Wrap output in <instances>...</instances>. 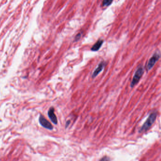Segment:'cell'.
Here are the masks:
<instances>
[{
    "mask_svg": "<svg viewBox=\"0 0 161 161\" xmlns=\"http://www.w3.org/2000/svg\"><path fill=\"white\" fill-rule=\"evenodd\" d=\"M157 117V113L156 112H153L149 115L147 120L144 123L143 126H142L141 129H140L139 132H146L151 127L153 124L156 120Z\"/></svg>",
    "mask_w": 161,
    "mask_h": 161,
    "instance_id": "6da1fadb",
    "label": "cell"
},
{
    "mask_svg": "<svg viewBox=\"0 0 161 161\" xmlns=\"http://www.w3.org/2000/svg\"><path fill=\"white\" fill-rule=\"evenodd\" d=\"M144 73V69L143 67L140 66L136 71L135 74L133 76L132 80L131 81V88L134 87L135 85H136L139 82V80L143 75Z\"/></svg>",
    "mask_w": 161,
    "mask_h": 161,
    "instance_id": "7a4b0ae2",
    "label": "cell"
},
{
    "mask_svg": "<svg viewBox=\"0 0 161 161\" xmlns=\"http://www.w3.org/2000/svg\"><path fill=\"white\" fill-rule=\"evenodd\" d=\"M160 58V54L158 52L155 53L150 59L147 65V69L148 70H150L152 67L154 66L156 62H157Z\"/></svg>",
    "mask_w": 161,
    "mask_h": 161,
    "instance_id": "3957f363",
    "label": "cell"
},
{
    "mask_svg": "<svg viewBox=\"0 0 161 161\" xmlns=\"http://www.w3.org/2000/svg\"><path fill=\"white\" fill-rule=\"evenodd\" d=\"M39 123L44 128L47 129L48 130H51L53 129V126L50 122L48 121L47 119L45 118V117L41 114L39 118Z\"/></svg>",
    "mask_w": 161,
    "mask_h": 161,
    "instance_id": "277c9868",
    "label": "cell"
},
{
    "mask_svg": "<svg viewBox=\"0 0 161 161\" xmlns=\"http://www.w3.org/2000/svg\"><path fill=\"white\" fill-rule=\"evenodd\" d=\"M105 66V62H104L103 61L101 62V63L98 65V67H97V68L93 72V73L92 74V78H94L97 75H98V74L102 71L103 70Z\"/></svg>",
    "mask_w": 161,
    "mask_h": 161,
    "instance_id": "5b68a950",
    "label": "cell"
},
{
    "mask_svg": "<svg viewBox=\"0 0 161 161\" xmlns=\"http://www.w3.org/2000/svg\"><path fill=\"white\" fill-rule=\"evenodd\" d=\"M48 115L51 121L54 124H57L58 123V120L57 117L54 113V108L53 107H51L49 109L48 112Z\"/></svg>",
    "mask_w": 161,
    "mask_h": 161,
    "instance_id": "8992f818",
    "label": "cell"
},
{
    "mask_svg": "<svg viewBox=\"0 0 161 161\" xmlns=\"http://www.w3.org/2000/svg\"><path fill=\"white\" fill-rule=\"evenodd\" d=\"M103 43V40H98L91 48V50L93 51H96L99 50L101 46H102V44Z\"/></svg>",
    "mask_w": 161,
    "mask_h": 161,
    "instance_id": "52a82bcc",
    "label": "cell"
},
{
    "mask_svg": "<svg viewBox=\"0 0 161 161\" xmlns=\"http://www.w3.org/2000/svg\"><path fill=\"white\" fill-rule=\"evenodd\" d=\"M112 2V0H103L102 2V6L103 7H107L110 5Z\"/></svg>",
    "mask_w": 161,
    "mask_h": 161,
    "instance_id": "ba28073f",
    "label": "cell"
},
{
    "mask_svg": "<svg viewBox=\"0 0 161 161\" xmlns=\"http://www.w3.org/2000/svg\"><path fill=\"white\" fill-rule=\"evenodd\" d=\"M99 161H110V158L109 157L105 156L103 157L101 159H100Z\"/></svg>",
    "mask_w": 161,
    "mask_h": 161,
    "instance_id": "9c48e42d",
    "label": "cell"
},
{
    "mask_svg": "<svg viewBox=\"0 0 161 161\" xmlns=\"http://www.w3.org/2000/svg\"><path fill=\"white\" fill-rule=\"evenodd\" d=\"M80 37L81 34H78L76 36V37H75V41H78L79 40H80Z\"/></svg>",
    "mask_w": 161,
    "mask_h": 161,
    "instance_id": "30bf717a",
    "label": "cell"
},
{
    "mask_svg": "<svg viewBox=\"0 0 161 161\" xmlns=\"http://www.w3.org/2000/svg\"><path fill=\"white\" fill-rule=\"evenodd\" d=\"M70 124V121H67L66 124V128H67L69 125Z\"/></svg>",
    "mask_w": 161,
    "mask_h": 161,
    "instance_id": "8fae6325",
    "label": "cell"
}]
</instances>
